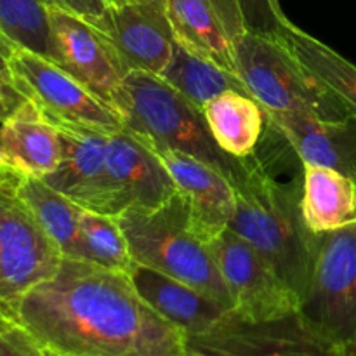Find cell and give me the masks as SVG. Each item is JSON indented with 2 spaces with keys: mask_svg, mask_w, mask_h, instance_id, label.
I'll use <instances>...</instances> for the list:
<instances>
[{
  "mask_svg": "<svg viewBox=\"0 0 356 356\" xmlns=\"http://www.w3.org/2000/svg\"><path fill=\"white\" fill-rule=\"evenodd\" d=\"M51 2L87 21H96L108 6L106 0H51Z\"/></svg>",
  "mask_w": 356,
  "mask_h": 356,
  "instance_id": "obj_30",
  "label": "cell"
},
{
  "mask_svg": "<svg viewBox=\"0 0 356 356\" xmlns=\"http://www.w3.org/2000/svg\"><path fill=\"white\" fill-rule=\"evenodd\" d=\"M209 243L232 296L236 316L249 322H266L298 312V294L235 232L226 228Z\"/></svg>",
  "mask_w": 356,
  "mask_h": 356,
  "instance_id": "obj_10",
  "label": "cell"
},
{
  "mask_svg": "<svg viewBox=\"0 0 356 356\" xmlns=\"http://www.w3.org/2000/svg\"><path fill=\"white\" fill-rule=\"evenodd\" d=\"M136 264L153 268L233 312L211 243L195 233L186 200L177 191L156 209L129 207L117 216Z\"/></svg>",
  "mask_w": 356,
  "mask_h": 356,
  "instance_id": "obj_4",
  "label": "cell"
},
{
  "mask_svg": "<svg viewBox=\"0 0 356 356\" xmlns=\"http://www.w3.org/2000/svg\"><path fill=\"white\" fill-rule=\"evenodd\" d=\"M129 277L148 306L186 336L207 332L219 320L232 313L197 289L153 268L134 264Z\"/></svg>",
  "mask_w": 356,
  "mask_h": 356,
  "instance_id": "obj_18",
  "label": "cell"
},
{
  "mask_svg": "<svg viewBox=\"0 0 356 356\" xmlns=\"http://www.w3.org/2000/svg\"><path fill=\"white\" fill-rule=\"evenodd\" d=\"M176 42L236 75V47L247 24L238 0H163Z\"/></svg>",
  "mask_w": 356,
  "mask_h": 356,
  "instance_id": "obj_13",
  "label": "cell"
},
{
  "mask_svg": "<svg viewBox=\"0 0 356 356\" xmlns=\"http://www.w3.org/2000/svg\"><path fill=\"white\" fill-rule=\"evenodd\" d=\"M152 149V148H149ZM186 200L195 233L205 242L225 232L235 212L232 181L198 159L176 149H152Z\"/></svg>",
  "mask_w": 356,
  "mask_h": 356,
  "instance_id": "obj_15",
  "label": "cell"
},
{
  "mask_svg": "<svg viewBox=\"0 0 356 356\" xmlns=\"http://www.w3.org/2000/svg\"><path fill=\"white\" fill-rule=\"evenodd\" d=\"M111 106L124 129L152 149H176L207 163L236 186L252 159L238 160L218 146L204 111L181 96L159 75L131 72L120 83Z\"/></svg>",
  "mask_w": 356,
  "mask_h": 356,
  "instance_id": "obj_3",
  "label": "cell"
},
{
  "mask_svg": "<svg viewBox=\"0 0 356 356\" xmlns=\"http://www.w3.org/2000/svg\"><path fill=\"white\" fill-rule=\"evenodd\" d=\"M275 37L356 118V66L353 63L289 19Z\"/></svg>",
  "mask_w": 356,
  "mask_h": 356,
  "instance_id": "obj_23",
  "label": "cell"
},
{
  "mask_svg": "<svg viewBox=\"0 0 356 356\" xmlns=\"http://www.w3.org/2000/svg\"><path fill=\"white\" fill-rule=\"evenodd\" d=\"M17 51L16 45L6 37V35L0 31V73L3 75H9V63L10 58L14 56V52ZM10 76V75H9Z\"/></svg>",
  "mask_w": 356,
  "mask_h": 356,
  "instance_id": "obj_31",
  "label": "cell"
},
{
  "mask_svg": "<svg viewBox=\"0 0 356 356\" xmlns=\"http://www.w3.org/2000/svg\"><path fill=\"white\" fill-rule=\"evenodd\" d=\"M0 149L21 176L47 177L63 160L61 131L31 101L0 122Z\"/></svg>",
  "mask_w": 356,
  "mask_h": 356,
  "instance_id": "obj_19",
  "label": "cell"
},
{
  "mask_svg": "<svg viewBox=\"0 0 356 356\" xmlns=\"http://www.w3.org/2000/svg\"><path fill=\"white\" fill-rule=\"evenodd\" d=\"M159 76L200 110H204L209 101L228 90L249 94L238 75L207 59L198 58L197 54L181 47L177 42L169 63Z\"/></svg>",
  "mask_w": 356,
  "mask_h": 356,
  "instance_id": "obj_24",
  "label": "cell"
},
{
  "mask_svg": "<svg viewBox=\"0 0 356 356\" xmlns=\"http://www.w3.org/2000/svg\"><path fill=\"white\" fill-rule=\"evenodd\" d=\"M9 75L26 99L59 131L108 138L124 131V120L115 108L42 56L17 49L10 58Z\"/></svg>",
  "mask_w": 356,
  "mask_h": 356,
  "instance_id": "obj_7",
  "label": "cell"
},
{
  "mask_svg": "<svg viewBox=\"0 0 356 356\" xmlns=\"http://www.w3.org/2000/svg\"><path fill=\"white\" fill-rule=\"evenodd\" d=\"M21 200L30 207L37 221L66 259L87 261L80 238V216L83 209L40 177L21 176L16 183Z\"/></svg>",
  "mask_w": 356,
  "mask_h": 356,
  "instance_id": "obj_22",
  "label": "cell"
},
{
  "mask_svg": "<svg viewBox=\"0 0 356 356\" xmlns=\"http://www.w3.org/2000/svg\"><path fill=\"white\" fill-rule=\"evenodd\" d=\"M202 111L222 152L238 160L256 156L264 131L270 127V117L252 96L228 90L209 101Z\"/></svg>",
  "mask_w": 356,
  "mask_h": 356,
  "instance_id": "obj_21",
  "label": "cell"
},
{
  "mask_svg": "<svg viewBox=\"0 0 356 356\" xmlns=\"http://www.w3.org/2000/svg\"><path fill=\"white\" fill-rule=\"evenodd\" d=\"M184 356H202V355L193 353V351H186V353H184Z\"/></svg>",
  "mask_w": 356,
  "mask_h": 356,
  "instance_id": "obj_35",
  "label": "cell"
},
{
  "mask_svg": "<svg viewBox=\"0 0 356 356\" xmlns=\"http://www.w3.org/2000/svg\"><path fill=\"white\" fill-rule=\"evenodd\" d=\"M51 21L56 65L111 106L129 70L110 42L90 21L58 6H52Z\"/></svg>",
  "mask_w": 356,
  "mask_h": 356,
  "instance_id": "obj_12",
  "label": "cell"
},
{
  "mask_svg": "<svg viewBox=\"0 0 356 356\" xmlns=\"http://www.w3.org/2000/svg\"><path fill=\"white\" fill-rule=\"evenodd\" d=\"M298 313L327 343L356 353V222L316 235Z\"/></svg>",
  "mask_w": 356,
  "mask_h": 356,
  "instance_id": "obj_6",
  "label": "cell"
},
{
  "mask_svg": "<svg viewBox=\"0 0 356 356\" xmlns=\"http://www.w3.org/2000/svg\"><path fill=\"white\" fill-rule=\"evenodd\" d=\"M348 356H356V353H351V355H348Z\"/></svg>",
  "mask_w": 356,
  "mask_h": 356,
  "instance_id": "obj_36",
  "label": "cell"
},
{
  "mask_svg": "<svg viewBox=\"0 0 356 356\" xmlns=\"http://www.w3.org/2000/svg\"><path fill=\"white\" fill-rule=\"evenodd\" d=\"M80 238L89 263L122 273H131L134 259L117 216L83 209L80 216Z\"/></svg>",
  "mask_w": 356,
  "mask_h": 356,
  "instance_id": "obj_26",
  "label": "cell"
},
{
  "mask_svg": "<svg viewBox=\"0 0 356 356\" xmlns=\"http://www.w3.org/2000/svg\"><path fill=\"white\" fill-rule=\"evenodd\" d=\"M90 23L106 37L129 73L160 75L176 47L163 0L106 6L104 13Z\"/></svg>",
  "mask_w": 356,
  "mask_h": 356,
  "instance_id": "obj_11",
  "label": "cell"
},
{
  "mask_svg": "<svg viewBox=\"0 0 356 356\" xmlns=\"http://www.w3.org/2000/svg\"><path fill=\"white\" fill-rule=\"evenodd\" d=\"M51 0H0V31L16 45L56 63Z\"/></svg>",
  "mask_w": 356,
  "mask_h": 356,
  "instance_id": "obj_25",
  "label": "cell"
},
{
  "mask_svg": "<svg viewBox=\"0 0 356 356\" xmlns=\"http://www.w3.org/2000/svg\"><path fill=\"white\" fill-rule=\"evenodd\" d=\"M19 177L21 174L10 165V162L6 159L2 149H0V181H16L19 179Z\"/></svg>",
  "mask_w": 356,
  "mask_h": 356,
  "instance_id": "obj_32",
  "label": "cell"
},
{
  "mask_svg": "<svg viewBox=\"0 0 356 356\" xmlns=\"http://www.w3.org/2000/svg\"><path fill=\"white\" fill-rule=\"evenodd\" d=\"M301 163L329 167L356 179V118L341 120L301 113H268Z\"/></svg>",
  "mask_w": 356,
  "mask_h": 356,
  "instance_id": "obj_17",
  "label": "cell"
},
{
  "mask_svg": "<svg viewBox=\"0 0 356 356\" xmlns=\"http://www.w3.org/2000/svg\"><path fill=\"white\" fill-rule=\"evenodd\" d=\"M186 351L202 356H346L313 332L298 312L249 322L228 313L207 332L186 336Z\"/></svg>",
  "mask_w": 356,
  "mask_h": 356,
  "instance_id": "obj_9",
  "label": "cell"
},
{
  "mask_svg": "<svg viewBox=\"0 0 356 356\" xmlns=\"http://www.w3.org/2000/svg\"><path fill=\"white\" fill-rule=\"evenodd\" d=\"M63 160L44 181L87 211L108 216L124 212L106 163L108 136L61 131Z\"/></svg>",
  "mask_w": 356,
  "mask_h": 356,
  "instance_id": "obj_14",
  "label": "cell"
},
{
  "mask_svg": "<svg viewBox=\"0 0 356 356\" xmlns=\"http://www.w3.org/2000/svg\"><path fill=\"white\" fill-rule=\"evenodd\" d=\"M236 75L266 113L351 117L277 37L247 31L236 47Z\"/></svg>",
  "mask_w": 356,
  "mask_h": 356,
  "instance_id": "obj_5",
  "label": "cell"
},
{
  "mask_svg": "<svg viewBox=\"0 0 356 356\" xmlns=\"http://www.w3.org/2000/svg\"><path fill=\"white\" fill-rule=\"evenodd\" d=\"M302 172L292 183L277 181L254 156L235 186V212L228 228L252 245L278 277L301 298L312 268L315 238L301 212Z\"/></svg>",
  "mask_w": 356,
  "mask_h": 356,
  "instance_id": "obj_2",
  "label": "cell"
},
{
  "mask_svg": "<svg viewBox=\"0 0 356 356\" xmlns=\"http://www.w3.org/2000/svg\"><path fill=\"white\" fill-rule=\"evenodd\" d=\"M106 163L124 211L156 209L177 193L159 156L125 129L108 138Z\"/></svg>",
  "mask_w": 356,
  "mask_h": 356,
  "instance_id": "obj_16",
  "label": "cell"
},
{
  "mask_svg": "<svg viewBox=\"0 0 356 356\" xmlns=\"http://www.w3.org/2000/svg\"><path fill=\"white\" fill-rule=\"evenodd\" d=\"M301 212L313 235L356 222V179L329 167L302 163Z\"/></svg>",
  "mask_w": 356,
  "mask_h": 356,
  "instance_id": "obj_20",
  "label": "cell"
},
{
  "mask_svg": "<svg viewBox=\"0 0 356 356\" xmlns=\"http://www.w3.org/2000/svg\"><path fill=\"white\" fill-rule=\"evenodd\" d=\"M42 356H61V355H56V353H51V351L42 350Z\"/></svg>",
  "mask_w": 356,
  "mask_h": 356,
  "instance_id": "obj_34",
  "label": "cell"
},
{
  "mask_svg": "<svg viewBox=\"0 0 356 356\" xmlns=\"http://www.w3.org/2000/svg\"><path fill=\"white\" fill-rule=\"evenodd\" d=\"M0 356H42V350L19 325L0 313Z\"/></svg>",
  "mask_w": 356,
  "mask_h": 356,
  "instance_id": "obj_28",
  "label": "cell"
},
{
  "mask_svg": "<svg viewBox=\"0 0 356 356\" xmlns=\"http://www.w3.org/2000/svg\"><path fill=\"white\" fill-rule=\"evenodd\" d=\"M26 96L21 92L9 75L0 73V122L9 118L16 110L26 103Z\"/></svg>",
  "mask_w": 356,
  "mask_h": 356,
  "instance_id": "obj_29",
  "label": "cell"
},
{
  "mask_svg": "<svg viewBox=\"0 0 356 356\" xmlns=\"http://www.w3.org/2000/svg\"><path fill=\"white\" fill-rule=\"evenodd\" d=\"M125 2H141V0H106L108 6H113V3H125Z\"/></svg>",
  "mask_w": 356,
  "mask_h": 356,
  "instance_id": "obj_33",
  "label": "cell"
},
{
  "mask_svg": "<svg viewBox=\"0 0 356 356\" xmlns=\"http://www.w3.org/2000/svg\"><path fill=\"white\" fill-rule=\"evenodd\" d=\"M9 320L61 356H184L186 334L138 294L129 273L63 257L49 280L17 301Z\"/></svg>",
  "mask_w": 356,
  "mask_h": 356,
  "instance_id": "obj_1",
  "label": "cell"
},
{
  "mask_svg": "<svg viewBox=\"0 0 356 356\" xmlns=\"http://www.w3.org/2000/svg\"><path fill=\"white\" fill-rule=\"evenodd\" d=\"M247 30L252 33L275 37L282 30L287 17L282 13L278 0H238Z\"/></svg>",
  "mask_w": 356,
  "mask_h": 356,
  "instance_id": "obj_27",
  "label": "cell"
},
{
  "mask_svg": "<svg viewBox=\"0 0 356 356\" xmlns=\"http://www.w3.org/2000/svg\"><path fill=\"white\" fill-rule=\"evenodd\" d=\"M0 181V313L9 318L30 289L59 270L63 254L16 191Z\"/></svg>",
  "mask_w": 356,
  "mask_h": 356,
  "instance_id": "obj_8",
  "label": "cell"
}]
</instances>
